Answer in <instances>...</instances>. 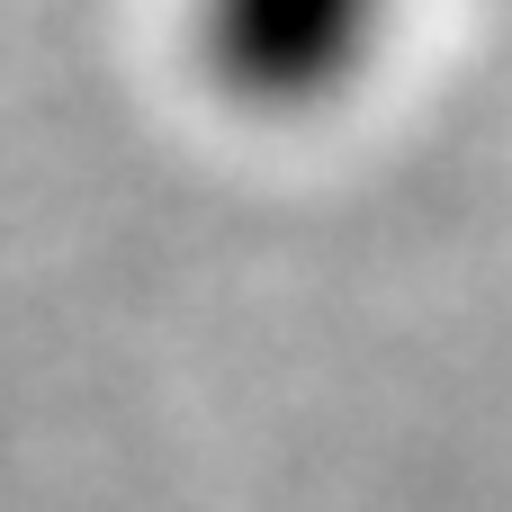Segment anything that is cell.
<instances>
[{"label":"cell","mask_w":512,"mask_h":512,"mask_svg":"<svg viewBox=\"0 0 512 512\" xmlns=\"http://www.w3.org/2000/svg\"><path fill=\"white\" fill-rule=\"evenodd\" d=\"M396 27V0H189L198 72L261 117L342 99Z\"/></svg>","instance_id":"obj_1"}]
</instances>
